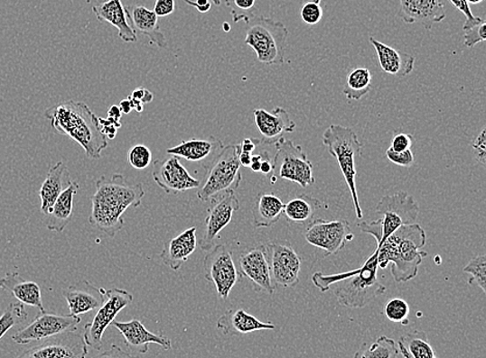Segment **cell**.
<instances>
[{
	"label": "cell",
	"instance_id": "obj_59",
	"mask_svg": "<svg viewBox=\"0 0 486 358\" xmlns=\"http://www.w3.org/2000/svg\"><path fill=\"white\" fill-rule=\"evenodd\" d=\"M469 5H479L483 2V0H467Z\"/></svg>",
	"mask_w": 486,
	"mask_h": 358
},
{
	"label": "cell",
	"instance_id": "obj_1",
	"mask_svg": "<svg viewBox=\"0 0 486 358\" xmlns=\"http://www.w3.org/2000/svg\"><path fill=\"white\" fill-rule=\"evenodd\" d=\"M95 186L89 224L107 236L115 237L125 226L126 210L142 205L145 195L144 186L140 182L130 184L119 173L98 179Z\"/></svg>",
	"mask_w": 486,
	"mask_h": 358
},
{
	"label": "cell",
	"instance_id": "obj_24",
	"mask_svg": "<svg viewBox=\"0 0 486 358\" xmlns=\"http://www.w3.org/2000/svg\"><path fill=\"white\" fill-rule=\"evenodd\" d=\"M218 331L224 335H248L259 331H273L276 328L270 322H263L243 310H229L217 321Z\"/></svg>",
	"mask_w": 486,
	"mask_h": 358
},
{
	"label": "cell",
	"instance_id": "obj_51",
	"mask_svg": "<svg viewBox=\"0 0 486 358\" xmlns=\"http://www.w3.org/2000/svg\"><path fill=\"white\" fill-rule=\"evenodd\" d=\"M263 153V160L262 164H260V173H263L265 175H273L274 173V165H273V160L271 159L270 153L267 151H262Z\"/></svg>",
	"mask_w": 486,
	"mask_h": 358
},
{
	"label": "cell",
	"instance_id": "obj_2",
	"mask_svg": "<svg viewBox=\"0 0 486 358\" xmlns=\"http://www.w3.org/2000/svg\"><path fill=\"white\" fill-rule=\"evenodd\" d=\"M45 117L56 133L79 143L89 159L102 158L103 151L108 146L107 139L101 132L98 117L86 103H59L45 111Z\"/></svg>",
	"mask_w": 486,
	"mask_h": 358
},
{
	"label": "cell",
	"instance_id": "obj_62",
	"mask_svg": "<svg viewBox=\"0 0 486 358\" xmlns=\"http://www.w3.org/2000/svg\"><path fill=\"white\" fill-rule=\"evenodd\" d=\"M435 358H436V357H435Z\"/></svg>",
	"mask_w": 486,
	"mask_h": 358
},
{
	"label": "cell",
	"instance_id": "obj_4",
	"mask_svg": "<svg viewBox=\"0 0 486 358\" xmlns=\"http://www.w3.org/2000/svg\"><path fill=\"white\" fill-rule=\"evenodd\" d=\"M426 234L419 224L405 225L387 240L377 245L378 266L385 270L391 263V275L397 283H406L417 277L426 244Z\"/></svg>",
	"mask_w": 486,
	"mask_h": 358
},
{
	"label": "cell",
	"instance_id": "obj_31",
	"mask_svg": "<svg viewBox=\"0 0 486 358\" xmlns=\"http://www.w3.org/2000/svg\"><path fill=\"white\" fill-rule=\"evenodd\" d=\"M79 188V182L72 181V184L56 199L51 213L48 215L46 224L48 230L61 234L67 228L69 223L72 220L74 198Z\"/></svg>",
	"mask_w": 486,
	"mask_h": 358
},
{
	"label": "cell",
	"instance_id": "obj_56",
	"mask_svg": "<svg viewBox=\"0 0 486 358\" xmlns=\"http://www.w3.org/2000/svg\"><path fill=\"white\" fill-rule=\"evenodd\" d=\"M107 115H108L107 117L114 119V121H117V122L121 121L122 111L121 109H119L118 106H117V105H114V106H111L108 109Z\"/></svg>",
	"mask_w": 486,
	"mask_h": 358
},
{
	"label": "cell",
	"instance_id": "obj_3",
	"mask_svg": "<svg viewBox=\"0 0 486 358\" xmlns=\"http://www.w3.org/2000/svg\"><path fill=\"white\" fill-rule=\"evenodd\" d=\"M378 251L363 263L361 268L354 271L325 276L315 272L313 283L322 292H326L334 286V294L338 304L343 307L361 308L370 301L382 296L387 290L378 278Z\"/></svg>",
	"mask_w": 486,
	"mask_h": 358
},
{
	"label": "cell",
	"instance_id": "obj_28",
	"mask_svg": "<svg viewBox=\"0 0 486 358\" xmlns=\"http://www.w3.org/2000/svg\"><path fill=\"white\" fill-rule=\"evenodd\" d=\"M91 10L100 23H107L115 26L119 39L125 43L137 41V34L126 20V12L122 0H107V2L94 5Z\"/></svg>",
	"mask_w": 486,
	"mask_h": 358
},
{
	"label": "cell",
	"instance_id": "obj_8",
	"mask_svg": "<svg viewBox=\"0 0 486 358\" xmlns=\"http://www.w3.org/2000/svg\"><path fill=\"white\" fill-rule=\"evenodd\" d=\"M239 152V144L223 146L212 163L204 168L207 172L197 188V197L200 200L207 202L224 193L237 191L242 181Z\"/></svg>",
	"mask_w": 486,
	"mask_h": 358
},
{
	"label": "cell",
	"instance_id": "obj_14",
	"mask_svg": "<svg viewBox=\"0 0 486 358\" xmlns=\"http://www.w3.org/2000/svg\"><path fill=\"white\" fill-rule=\"evenodd\" d=\"M304 236L308 243L325 251L326 256L337 254L355 237L348 221L321 219L307 225Z\"/></svg>",
	"mask_w": 486,
	"mask_h": 358
},
{
	"label": "cell",
	"instance_id": "obj_19",
	"mask_svg": "<svg viewBox=\"0 0 486 358\" xmlns=\"http://www.w3.org/2000/svg\"><path fill=\"white\" fill-rule=\"evenodd\" d=\"M253 115L257 129L263 137L260 143L267 145L276 144L287 133H293L297 126L288 112L281 107L274 108L271 112L256 109L253 110Z\"/></svg>",
	"mask_w": 486,
	"mask_h": 358
},
{
	"label": "cell",
	"instance_id": "obj_53",
	"mask_svg": "<svg viewBox=\"0 0 486 358\" xmlns=\"http://www.w3.org/2000/svg\"><path fill=\"white\" fill-rule=\"evenodd\" d=\"M188 5L194 6V8L200 13H208L212 5H210V0H196L195 3L192 0H184Z\"/></svg>",
	"mask_w": 486,
	"mask_h": 358
},
{
	"label": "cell",
	"instance_id": "obj_45",
	"mask_svg": "<svg viewBox=\"0 0 486 358\" xmlns=\"http://www.w3.org/2000/svg\"><path fill=\"white\" fill-rule=\"evenodd\" d=\"M451 4H453V6L460 12L463 14L464 16H466L467 21L466 23H464L463 30H467V28H470L472 26H474L478 24L479 23H481L483 20L481 17H475L473 15V13H472L470 9V5L468 4L467 0H449Z\"/></svg>",
	"mask_w": 486,
	"mask_h": 358
},
{
	"label": "cell",
	"instance_id": "obj_43",
	"mask_svg": "<svg viewBox=\"0 0 486 358\" xmlns=\"http://www.w3.org/2000/svg\"><path fill=\"white\" fill-rule=\"evenodd\" d=\"M128 99L133 105V110H136L138 114H142L144 111V105L151 103L154 99V96L149 89L138 87L133 91Z\"/></svg>",
	"mask_w": 486,
	"mask_h": 358
},
{
	"label": "cell",
	"instance_id": "obj_12",
	"mask_svg": "<svg viewBox=\"0 0 486 358\" xmlns=\"http://www.w3.org/2000/svg\"><path fill=\"white\" fill-rule=\"evenodd\" d=\"M80 322L79 316L39 312L31 325L20 329L12 336V340L20 345L42 342L53 338L55 335L76 332Z\"/></svg>",
	"mask_w": 486,
	"mask_h": 358
},
{
	"label": "cell",
	"instance_id": "obj_33",
	"mask_svg": "<svg viewBox=\"0 0 486 358\" xmlns=\"http://www.w3.org/2000/svg\"><path fill=\"white\" fill-rule=\"evenodd\" d=\"M322 207L319 199L309 195H301L285 205L284 215L288 220L299 225H308Z\"/></svg>",
	"mask_w": 486,
	"mask_h": 358
},
{
	"label": "cell",
	"instance_id": "obj_48",
	"mask_svg": "<svg viewBox=\"0 0 486 358\" xmlns=\"http://www.w3.org/2000/svg\"><path fill=\"white\" fill-rule=\"evenodd\" d=\"M100 124L101 132L107 139H115L117 134V130L121 128L122 124L111 118H98Z\"/></svg>",
	"mask_w": 486,
	"mask_h": 358
},
{
	"label": "cell",
	"instance_id": "obj_54",
	"mask_svg": "<svg viewBox=\"0 0 486 358\" xmlns=\"http://www.w3.org/2000/svg\"><path fill=\"white\" fill-rule=\"evenodd\" d=\"M257 0H232L236 8L239 11L248 12L255 8Z\"/></svg>",
	"mask_w": 486,
	"mask_h": 358
},
{
	"label": "cell",
	"instance_id": "obj_41",
	"mask_svg": "<svg viewBox=\"0 0 486 358\" xmlns=\"http://www.w3.org/2000/svg\"><path fill=\"white\" fill-rule=\"evenodd\" d=\"M129 164L136 170H144L152 164V151L149 147L137 144L128 152Z\"/></svg>",
	"mask_w": 486,
	"mask_h": 358
},
{
	"label": "cell",
	"instance_id": "obj_61",
	"mask_svg": "<svg viewBox=\"0 0 486 358\" xmlns=\"http://www.w3.org/2000/svg\"><path fill=\"white\" fill-rule=\"evenodd\" d=\"M212 3L215 5H220L221 3H222V0H212Z\"/></svg>",
	"mask_w": 486,
	"mask_h": 358
},
{
	"label": "cell",
	"instance_id": "obj_9",
	"mask_svg": "<svg viewBox=\"0 0 486 358\" xmlns=\"http://www.w3.org/2000/svg\"><path fill=\"white\" fill-rule=\"evenodd\" d=\"M276 154L273 159L275 177L295 182L302 188L314 184L313 165L303 151L302 146L285 138L275 144Z\"/></svg>",
	"mask_w": 486,
	"mask_h": 358
},
{
	"label": "cell",
	"instance_id": "obj_47",
	"mask_svg": "<svg viewBox=\"0 0 486 358\" xmlns=\"http://www.w3.org/2000/svg\"><path fill=\"white\" fill-rule=\"evenodd\" d=\"M473 149L475 160L478 161V164L485 166L486 164V129L483 128L479 135L474 140Z\"/></svg>",
	"mask_w": 486,
	"mask_h": 358
},
{
	"label": "cell",
	"instance_id": "obj_57",
	"mask_svg": "<svg viewBox=\"0 0 486 358\" xmlns=\"http://www.w3.org/2000/svg\"><path fill=\"white\" fill-rule=\"evenodd\" d=\"M251 158H252V153L243 152V151L239 152L238 154L239 164H241L242 167L249 168L251 164Z\"/></svg>",
	"mask_w": 486,
	"mask_h": 358
},
{
	"label": "cell",
	"instance_id": "obj_11",
	"mask_svg": "<svg viewBox=\"0 0 486 358\" xmlns=\"http://www.w3.org/2000/svg\"><path fill=\"white\" fill-rule=\"evenodd\" d=\"M133 301V296L129 291L114 288L105 290V300L98 308L95 317L84 326L83 340L88 347L95 350L102 349L103 335L105 331L115 321L117 316Z\"/></svg>",
	"mask_w": 486,
	"mask_h": 358
},
{
	"label": "cell",
	"instance_id": "obj_52",
	"mask_svg": "<svg viewBox=\"0 0 486 358\" xmlns=\"http://www.w3.org/2000/svg\"><path fill=\"white\" fill-rule=\"evenodd\" d=\"M260 144V140L256 138H246L242 143L239 144L241 151L253 153L257 150V147Z\"/></svg>",
	"mask_w": 486,
	"mask_h": 358
},
{
	"label": "cell",
	"instance_id": "obj_18",
	"mask_svg": "<svg viewBox=\"0 0 486 358\" xmlns=\"http://www.w3.org/2000/svg\"><path fill=\"white\" fill-rule=\"evenodd\" d=\"M153 179L167 194H178L199 188L201 180L190 175L178 157L156 160L154 163Z\"/></svg>",
	"mask_w": 486,
	"mask_h": 358
},
{
	"label": "cell",
	"instance_id": "obj_42",
	"mask_svg": "<svg viewBox=\"0 0 486 358\" xmlns=\"http://www.w3.org/2000/svg\"><path fill=\"white\" fill-rule=\"evenodd\" d=\"M463 32V44L468 48H473L478 44L483 43L486 40L485 21L482 20L481 23L467 28V30H464Z\"/></svg>",
	"mask_w": 486,
	"mask_h": 358
},
{
	"label": "cell",
	"instance_id": "obj_29",
	"mask_svg": "<svg viewBox=\"0 0 486 358\" xmlns=\"http://www.w3.org/2000/svg\"><path fill=\"white\" fill-rule=\"evenodd\" d=\"M126 17L131 21L134 32H138L149 38L154 45L160 48L167 47L165 34L161 32L158 16L154 11L144 5H132L126 8Z\"/></svg>",
	"mask_w": 486,
	"mask_h": 358
},
{
	"label": "cell",
	"instance_id": "obj_40",
	"mask_svg": "<svg viewBox=\"0 0 486 358\" xmlns=\"http://www.w3.org/2000/svg\"><path fill=\"white\" fill-rule=\"evenodd\" d=\"M322 0H301L300 15L307 25L319 24L322 19Z\"/></svg>",
	"mask_w": 486,
	"mask_h": 358
},
{
	"label": "cell",
	"instance_id": "obj_35",
	"mask_svg": "<svg viewBox=\"0 0 486 358\" xmlns=\"http://www.w3.org/2000/svg\"><path fill=\"white\" fill-rule=\"evenodd\" d=\"M372 84V76L369 69L356 68L348 75L347 83L343 88V95L349 100L359 101L368 95Z\"/></svg>",
	"mask_w": 486,
	"mask_h": 358
},
{
	"label": "cell",
	"instance_id": "obj_37",
	"mask_svg": "<svg viewBox=\"0 0 486 358\" xmlns=\"http://www.w3.org/2000/svg\"><path fill=\"white\" fill-rule=\"evenodd\" d=\"M28 317L25 306L21 303L11 304L5 308V311L0 316V340L5 335L11 331L21 323H23Z\"/></svg>",
	"mask_w": 486,
	"mask_h": 358
},
{
	"label": "cell",
	"instance_id": "obj_23",
	"mask_svg": "<svg viewBox=\"0 0 486 358\" xmlns=\"http://www.w3.org/2000/svg\"><path fill=\"white\" fill-rule=\"evenodd\" d=\"M223 146L221 140L215 137L192 139L171 147L166 152L171 156L192 161V163L202 164L203 168H206L220 154Z\"/></svg>",
	"mask_w": 486,
	"mask_h": 358
},
{
	"label": "cell",
	"instance_id": "obj_22",
	"mask_svg": "<svg viewBox=\"0 0 486 358\" xmlns=\"http://www.w3.org/2000/svg\"><path fill=\"white\" fill-rule=\"evenodd\" d=\"M62 296L67 300L70 315L80 317V315L97 310L103 305L105 289L82 280L63 289Z\"/></svg>",
	"mask_w": 486,
	"mask_h": 358
},
{
	"label": "cell",
	"instance_id": "obj_17",
	"mask_svg": "<svg viewBox=\"0 0 486 358\" xmlns=\"http://www.w3.org/2000/svg\"><path fill=\"white\" fill-rule=\"evenodd\" d=\"M89 349L81 335L70 332L42 341L16 358H87Z\"/></svg>",
	"mask_w": 486,
	"mask_h": 358
},
{
	"label": "cell",
	"instance_id": "obj_10",
	"mask_svg": "<svg viewBox=\"0 0 486 358\" xmlns=\"http://www.w3.org/2000/svg\"><path fill=\"white\" fill-rule=\"evenodd\" d=\"M234 248L230 243L216 244L203 260L204 277L213 283L218 298L227 300L239 280L234 258Z\"/></svg>",
	"mask_w": 486,
	"mask_h": 358
},
{
	"label": "cell",
	"instance_id": "obj_36",
	"mask_svg": "<svg viewBox=\"0 0 486 358\" xmlns=\"http://www.w3.org/2000/svg\"><path fill=\"white\" fill-rule=\"evenodd\" d=\"M398 353L396 341L382 335L372 344H364L354 358H397Z\"/></svg>",
	"mask_w": 486,
	"mask_h": 358
},
{
	"label": "cell",
	"instance_id": "obj_30",
	"mask_svg": "<svg viewBox=\"0 0 486 358\" xmlns=\"http://www.w3.org/2000/svg\"><path fill=\"white\" fill-rule=\"evenodd\" d=\"M0 289L12 293L19 303L38 308L40 312H45L40 286L32 280H24L18 272H8L0 278Z\"/></svg>",
	"mask_w": 486,
	"mask_h": 358
},
{
	"label": "cell",
	"instance_id": "obj_21",
	"mask_svg": "<svg viewBox=\"0 0 486 358\" xmlns=\"http://www.w3.org/2000/svg\"><path fill=\"white\" fill-rule=\"evenodd\" d=\"M119 333L123 335L126 345L131 350L140 354L147 353L151 344H156L164 350L172 349V341L166 335L154 334L147 331L144 323L138 319H132L129 322L111 323Z\"/></svg>",
	"mask_w": 486,
	"mask_h": 358
},
{
	"label": "cell",
	"instance_id": "obj_34",
	"mask_svg": "<svg viewBox=\"0 0 486 358\" xmlns=\"http://www.w3.org/2000/svg\"><path fill=\"white\" fill-rule=\"evenodd\" d=\"M398 353L405 358H435V350L424 331L407 333L397 342Z\"/></svg>",
	"mask_w": 486,
	"mask_h": 358
},
{
	"label": "cell",
	"instance_id": "obj_58",
	"mask_svg": "<svg viewBox=\"0 0 486 358\" xmlns=\"http://www.w3.org/2000/svg\"><path fill=\"white\" fill-rule=\"evenodd\" d=\"M119 109H121L122 114L124 115H129L130 112L133 110V105L129 99L124 100L121 103H119Z\"/></svg>",
	"mask_w": 486,
	"mask_h": 358
},
{
	"label": "cell",
	"instance_id": "obj_38",
	"mask_svg": "<svg viewBox=\"0 0 486 358\" xmlns=\"http://www.w3.org/2000/svg\"><path fill=\"white\" fill-rule=\"evenodd\" d=\"M463 272L469 273V285H477L482 292L486 293V256L481 255L464 266Z\"/></svg>",
	"mask_w": 486,
	"mask_h": 358
},
{
	"label": "cell",
	"instance_id": "obj_16",
	"mask_svg": "<svg viewBox=\"0 0 486 358\" xmlns=\"http://www.w3.org/2000/svg\"><path fill=\"white\" fill-rule=\"evenodd\" d=\"M238 262V270L242 278L248 279L257 291H264L272 296L275 287L271 280L266 244L246 247L239 252Z\"/></svg>",
	"mask_w": 486,
	"mask_h": 358
},
{
	"label": "cell",
	"instance_id": "obj_15",
	"mask_svg": "<svg viewBox=\"0 0 486 358\" xmlns=\"http://www.w3.org/2000/svg\"><path fill=\"white\" fill-rule=\"evenodd\" d=\"M210 202L200 245L202 251L208 252L214 247L217 237L231 222L232 216L239 208V202L234 191L217 196Z\"/></svg>",
	"mask_w": 486,
	"mask_h": 358
},
{
	"label": "cell",
	"instance_id": "obj_27",
	"mask_svg": "<svg viewBox=\"0 0 486 358\" xmlns=\"http://www.w3.org/2000/svg\"><path fill=\"white\" fill-rule=\"evenodd\" d=\"M71 184L68 167L63 161H59L52 166L40 188L42 213L45 216L51 214L56 199Z\"/></svg>",
	"mask_w": 486,
	"mask_h": 358
},
{
	"label": "cell",
	"instance_id": "obj_46",
	"mask_svg": "<svg viewBox=\"0 0 486 358\" xmlns=\"http://www.w3.org/2000/svg\"><path fill=\"white\" fill-rule=\"evenodd\" d=\"M412 144V135L397 130V132H394L390 149L394 151H405L411 150Z\"/></svg>",
	"mask_w": 486,
	"mask_h": 358
},
{
	"label": "cell",
	"instance_id": "obj_6",
	"mask_svg": "<svg viewBox=\"0 0 486 358\" xmlns=\"http://www.w3.org/2000/svg\"><path fill=\"white\" fill-rule=\"evenodd\" d=\"M419 210V206L412 195L397 192L391 196H384L379 201L376 214L383 216L382 219L370 223L362 222L358 226L362 233L373 236L377 245H379L400 227L417 221Z\"/></svg>",
	"mask_w": 486,
	"mask_h": 358
},
{
	"label": "cell",
	"instance_id": "obj_7",
	"mask_svg": "<svg viewBox=\"0 0 486 358\" xmlns=\"http://www.w3.org/2000/svg\"><path fill=\"white\" fill-rule=\"evenodd\" d=\"M245 44L256 52L257 60L265 65H284L288 31L279 21L266 17L246 20Z\"/></svg>",
	"mask_w": 486,
	"mask_h": 358
},
{
	"label": "cell",
	"instance_id": "obj_25",
	"mask_svg": "<svg viewBox=\"0 0 486 358\" xmlns=\"http://www.w3.org/2000/svg\"><path fill=\"white\" fill-rule=\"evenodd\" d=\"M197 228L182 231L164 244L160 258L169 269L178 271L197 249Z\"/></svg>",
	"mask_w": 486,
	"mask_h": 358
},
{
	"label": "cell",
	"instance_id": "obj_32",
	"mask_svg": "<svg viewBox=\"0 0 486 358\" xmlns=\"http://www.w3.org/2000/svg\"><path fill=\"white\" fill-rule=\"evenodd\" d=\"M285 203L278 196L269 193L258 194L252 208L253 226L269 228L284 215Z\"/></svg>",
	"mask_w": 486,
	"mask_h": 358
},
{
	"label": "cell",
	"instance_id": "obj_26",
	"mask_svg": "<svg viewBox=\"0 0 486 358\" xmlns=\"http://www.w3.org/2000/svg\"><path fill=\"white\" fill-rule=\"evenodd\" d=\"M369 41L376 49L379 66L383 72L392 76L406 77L414 71V55L397 50L373 37H370Z\"/></svg>",
	"mask_w": 486,
	"mask_h": 358
},
{
	"label": "cell",
	"instance_id": "obj_39",
	"mask_svg": "<svg viewBox=\"0 0 486 358\" xmlns=\"http://www.w3.org/2000/svg\"><path fill=\"white\" fill-rule=\"evenodd\" d=\"M410 306L406 300L401 298H392L387 301L384 307V315L387 319L400 325H408V315H410Z\"/></svg>",
	"mask_w": 486,
	"mask_h": 358
},
{
	"label": "cell",
	"instance_id": "obj_13",
	"mask_svg": "<svg viewBox=\"0 0 486 358\" xmlns=\"http://www.w3.org/2000/svg\"><path fill=\"white\" fill-rule=\"evenodd\" d=\"M272 283L275 288L295 287L300 282L301 259L293 245L285 241L266 244Z\"/></svg>",
	"mask_w": 486,
	"mask_h": 358
},
{
	"label": "cell",
	"instance_id": "obj_44",
	"mask_svg": "<svg viewBox=\"0 0 486 358\" xmlns=\"http://www.w3.org/2000/svg\"><path fill=\"white\" fill-rule=\"evenodd\" d=\"M386 157L392 161L393 164L407 168L412 167L415 161L414 153L411 150L394 151L393 150L388 149L386 151Z\"/></svg>",
	"mask_w": 486,
	"mask_h": 358
},
{
	"label": "cell",
	"instance_id": "obj_5",
	"mask_svg": "<svg viewBox=\"0 0 486 358\" xmlns=\"http://www.w3.org/2000/svg\"><path fill=\"white\" fill-rule=\"evenodd\" d=\"M322 142L331 156L334 157L348 185L358 220L363 219L360 201L357 192V158L361 156L362 143L354 130L341 124H331L323 132Z\"/></svg>",
	"mask_w": 486,
	"mask_h": 358
},
{
	"label": "cell",
	"instance_id": "obj_50",
	"mask_svg": "<svg viewBox=\"0 0 486 358\" xmlns=\"http://www.w3.org/2000/svg\"><path fill=\"white\" fill-rule=\"evenodd\" d=\"M91 358H139L137 356L131 355L128 353H126L121 347L116 345H111L107 350L103 351L102 353L98 354Z\"/></svg>",
	"mask_w": 486,
	"mask_h": 358
},
{
	"label": "cell",
	"instance_id": "obj_49",
	"mask_svg": "<svg viewBox=\"0 0 486 358\" xmlns=\"http://www.w3.org/2000/svg\"><path fill=\"white\" fill-rule=\"evenodd\" d=\"M153 11L158 17H167L175 11V2L174 0H156Z\"/></svg>",
	"mask_w": 486,
	"mask_h": 358
},
{
	"label": "cell",
	"instance_id": "obj_55",
	"mask_svg": "<svg viewBox=\"0 0 486 358\" xmlns=\"http://www.w3.org/2000/svg\"><path fill=\"white\" fill-rule=\"evenodd\" d=\"M262 160H263L262 152H259L258 154H255V156H253L252 154L251 164L249 168L253 172H257V173L259 172L260 164H262Z\"/></svg>",
	"mask_w": 486,
	"mask_h": 358
},
{
	"label": "cell",
	"instance_id": "obj_20",
	"mask_svg": "<svg viewBox=\"0 0 486 358\" xmlns=\"http://www.w3.org/2000/svg\"><path fill=\"white\" fill-rule=\"evenodd\" d=\"M398 16L407 24L418 23L431 31L446 18L443 0H400Z\"/></svg>",
	"mask_w": 486,
	"mask_h": 358
},
{
	"label": "cell",
	"instance_id": "obj_60",
	"mask_svg": "<svg viewBox=\"0 0 486 358\" xmlns=\"http://www.w3.org/2000/svg\"><path fill=\"white\" fill-rule=\"evenodd\" d=\"M223 30H224V32H229L230 31V25L229 23H224L223 24Z\"/></svg>",
	"mask_w": 486,
	"mask_h": 358
}]
</instances>
